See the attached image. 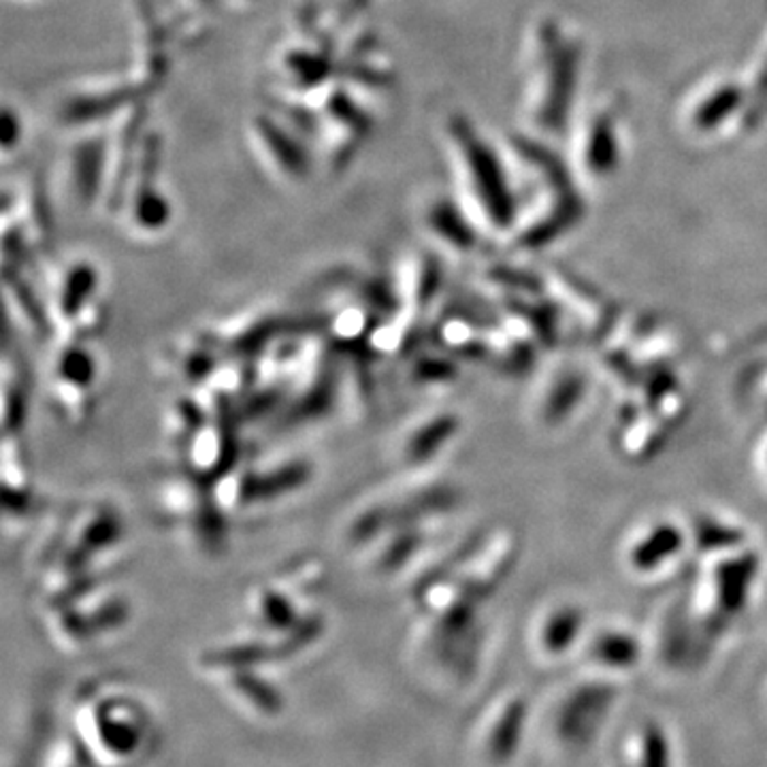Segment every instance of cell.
Segmentation results:
<instances>
[{
	"label": "cell",
	"mask_w": 767,
	"mask_h": 767,
	"mask_svg": "<svg viewBox=\"0 0 767 767\" xmlns=\"http://www.w3.org/2000/svg\"><path fill=\"white\" fill-rule=\"evenodd\" d=\"M458 169L467 194L478 208V218L492 231H505L514 226V194L512 184L505 177V167L499 163L480 135L465 120H456L451 129Z\"/></svg>",
	"instance_id": "7a4b0ae2"
},
{
	"label": "cell",
	"mask_w": 767,
	"mask_h": 767,
	"mask_svg": "<svg viewBox=\"0 0 767 767\" xmlns=\"http://www.w3.org/2000/svg\"><path fill=\"white\" fill-rule=\"evenodd\" d=\"M589 665L599 674H625L644 657V644L629 629L601 627L582 642Z\"/></svg>",
	"instance_id": "ba28073f"
},
{
	"label": "cell",
	"mask_w": 767,
	"mask_h": 767,
	"mask_svg": "<svg viewBox=\"0 0 767 767\" xmlns=\"http://www.w3.org/2000/svg\"><path fill=\"white\" fill-rule=\"evenodd\" d=\"M99 380L97 356L79 342H67L54 367V401L70 420H81L92 410V392Z\"/></svg>",
	"instance_id": "5b68a950"
},
{
	"label": "cell",
	"mask_w": 767,
	"mask_h": 767,
	"mask_svg": "<svg viewBox=\"0 0 767 767\" xmlns=\"http://www.w3.org/2000/svg\"><path fill=\"white\" fill-rule=\"evenodd\" d=\"M742 88L732 81H723V79H714L710 84H705L703 92H696L693 101L689 107V122L696 131H710L712 126H716L719 122H725L723 118L727 113H737L742 107Z\"/></svg>",
	"instance_id": "7c38bea8"
},
{
	"label": "cell",
	"mask_w": 767,
	"mask_h": 767,
	"mask_svg": "<svg viewBox=\"0 0 767 767\" xmlns=\"http://www.w3.org/2000/svg\"><path fill=\"white\" fill-rule=\"evenodd\" d=\"M625 767H676L671 740L659 723H644L633 733Z\"/></svg>",
	"instance_id": "4fadbf2b"
},
{
	"label": "cell",
	"mask_w": 767,
	"mask_h": 767,
	"mask_svg": "<svg viewBox=\"0 0 767 767\" xmlns=\"http://www.w3.org/2000/svg\"><path fill=\"white\" fill-rule=\"evenodd\" d=\"M585 625V612L574 603H557L548 608L535 623V651L546 659L567 655L576 646H582Z\"/></svg>",
	"instance_id": "9c48e42d"
},
{
	"label": "cell",
	"mask_w": 767,
	"mask_h": 767,
	"mask_svg": "<svg viewBox=\"0 0 767 767\" xmlns=\"http://www.w3.org/2000/svg\"><path fill=\"white\" fill-rule=\"evenodd\" d=\"M526 721V701L521 696H508L490 708L480 735V753L487 764L503 767L516 759Z\"/></svg>",
	"instance_id": "8992f818"
},
{
	"label": "cell",
	"mask_w": 767,
	"mask_h": 767,
	"mask_svg": "<svg viewBox=\"0 0 767 767\" xmlns=\"http://www.w3.org/2000/svg\"><path fill=\"white\" fill-rule=\"evenodd\" d=\"M99 587L88 593L70 597L67 601L54 603V633L58 640L70 646L79 642H90L113 629H120L129 619V601L122 594H97Z\"/></svg>",
	"instance_id": "277c9868"
},
{
	"label": "cell",
	"mask_w": 767,
	"mask_h": 767,
	"mask_svg": "<svg viewBox=\"0 0 767 767\" xmlns=\"http://www.w3.org/2000/svg\"><path fill=\"white\" fill-rule=\"evenodd\" d=\"M265 147L271 152V156L276 154L279 167L284 169V174L303 175L305 174V158L301 154V149L297 147V143L288 140V135H284L278 126L274 124H265L260 126Z\"/></svg>",
	"instance_id": "9a60e30c"
},
{
	"label": "cell",
	"mask_w": 767,
	"mask_h": 767,
	"mask_svg": "<svg viewBox=\"0 0 767 767\" xmlns=\"http://www.w3.org/2000/svg\"><path fill=\"white\" fill-rule=\"evenodd\" d=\"M458 433V420L454 416H431L408 429L401 440V460L405 467H422L442 453Z\"/></svg>",
	"instance_id": "8fae6325"
},
{
	"label": "cell",
	"mask_w": 767,
	"mask_h": 767,
	"mask_svg": "<svg viewBox=\"0 0 767 767\" xmlns=\"http://www.w3.org/2000/svg\"><path fill=\"white\" fill-rule=\"evenodd\" d=\"M233 437L222 422H201L186 442V458L194 478H222L233 469Z\"/></svg>",
	"instance_id": "30bf717a"
},
{
	"label": "cell",
	"mask_w": 767,
	"mask_h": 767,
	"mask_svg": "<svg viewBox=\"0 0 767 767\" xmlns=\"http://www.w3.org/2000/svg\"><path fill=\"white\" fill-rule=\"evenodd\" d=\"M574 152L578 158V167L587 177L599 179L610 174L619 156L614 111L603 105L591 109L585 118L582 129H578Z\"/></svg>",
	"instance_id": "52a82bcc"
},
{
	"label": "cell",
	"mask_w": 767,
	"mask_h": 767,
	"mask_svg": "<svg viewBox=\"0 0 767 767\" xmlns=\"http://www.w3.org/2000/svg\"><path fill=\"white\" fill-rule=\"evenodd\" d=\"M529 47L526 113L537 129L557 131L571 101L578 52L553 22L533 31Z\"/></svg>",
	"instance_id": "6da1fadb"
},
{
	"label": "cell",
	"mask_w": 767,
	"mask_h": 767,
	"mask_svg": "<svg viewBox=\"0 0 767 767\" xmlns=\"http://www.w3.org/2000/svg\"><path fill=\"white\" fill-rule=\"evenodd\" d=\"M429 224L435 235L442 237V242L456 247V249H467L474 244L471 240V226L460 220V211L454 210L448 203H437L435 210L429 215Z\"/></svg>",
	"instance_id": "5bb4252c"
},
{
	"label": "cell",
	"mask_w": 767,
	"mask_h": 767,
	"mask_svg": "<svg viewBox=\"0 0 767 767\" xmlns=\"http://www.w3.org/2000/svg\"><path fill=\"white\" fill-rule=\"evenodd\" d=\"M616 703V687L612 680L591 678L576 682L555 701L548 735L560 753H585L603 730Z\"/></svg>",
	"instance_id": "3957f363"
}]
</instances>
